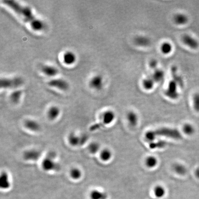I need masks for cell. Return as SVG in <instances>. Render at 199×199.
<instances>
[{
  "label": "cell",
  "mask_w": 199,
  "mask_h": 199,
  "mask_svg": "<svg viewBox=\"0 0 199 199\" xmlns=\"http://www.w3.org/2000/svg\"><path fill=\"white\" fill-rule=\"evenodd\" d=\"M3 2L13 9L16 13L22 16L26 21L31 25L34 30L40 31L44 28V24L42 21L35 17L29 7L21 5L14 1L4 0Z\"/></svg>",
  "instance_id": "1"
},
{
  "label": "cell",
  "mask_w": 199,
  "mask_h": 199,
  "mask_svg": "<svg viewBox=\"0 0 199 199\" xmlns=\"http://www.w3.org/2000/svg\"><path fill=\"white\" fill-rule=\"evenodd\" d=\"M156 136H162L172 138V139L179 140L182 137V134L178 130L176 129L164 127L158 129L154 131Z\"/></svg>",
  "instance_id": "2"
},
{
  "label": "cell",
  "mask_w": 199,
  "mask_h": 199,
  "mask_svg": "<svg viewBox=\"0 0 199 199\" xmlns=\"http://www.w3.org/2000/svg\"><path fill=\"white\" fill-rule=\"evenodd\" d=\"M24 84V80L20 77L13 78H2L0 80L1 88H16L21 86Z\"/></svg>",
  "instance_id": "3"
},
{
  "label": "cell",
  "mask_w": 199,
  "mask_h": 199,
  "mask_svg": "<svg viewBox=\"0 0 199 199\" xmlns=\"http://www.w3.org/2000/svg\"><path fill=\"white\" fill-rule=\"evenodd\" d=\"M41 166L43 170L46 172L59 171L60 169V165L56 162V160L47 156L43 160Z\"/></svg>",
  "instance_id": "4"
},
{
  "label": "cell",
  "mask_w": 199,
  "mask_h": 199,
  "mask_svg": "<svg viewBox=\"0 0 199 199\" xmlns=\"http://www.w3.org/2000/svg\"><path fill=\"white\" fill-rule=\"evenodd\" d=\"M178 84L174 80H172L169 82L167 89L165 91V95L167 97L172 100H176L179 97L177 91Z\"/></svg>",
  "instance_id": "5"
},
{
  "label": "cell",
  "mask_w": 199,
  "mask_h": 199,
  "mask_svg": "<svg viewBox=\"0 0 199 199\" xmlns=\"http://www.w3.org/2000/svg\"><path fill=\"white\" fill-rule=\"evenodd\" d=\"M42 155V152L35 149L26 150L23 154V158L27 161H36L39 160Z\"/></svg>",
  "instance_id": "6"
},
{
  "label": "cell",
  "mask_w": 199,
  "mask_h": 199,
  "mask_svg": "<svg viewBox=\"0 0 199 199\" xmlns=\"http://www.w3.org/2000/svg\"><path fill=\"white\" fill-rule=\"evenodd\" d=\"M48 85L49 86L56 88L63 91H66L69 87L68 83L66 80L62 79H52L48 81Z\"/></svg>",
  "instance_id": "7"
},
{
  "label": "cell",
  "mask_w": 199,
  "mask_h": 199,
  "mask_svg": "<svg viewBox=\"0 0 199 199\" xmlns=\"http://www.w3.org/2000/svg\"><path fill=\"white\" fill-rule=\"evenodd\" d=\"M182 42L187 46L191 49H196L199 47L197 40L189 35L185 34L182 38Z\"/></svg>",
  "instance_id": "8"
},
{
  "label": "cell",
  "mask_w": 199,
  "mask_h": 199,
  "mask_svg": "<svg viewBox=\"0 0 199 199\" xmlns=\"http://www.w3.org/2000/svg\"><path fill=\"white\" fill-rule=\"evenodd\" d=\"M24 126L27 129L34 132H37L41 130V125L33 119H28L24 122Z\"/></svg>",
  "instance_id": "9"
},
{
  "label": "cell",
  "mask_w": 199,
  "mask_h": 199,
  "mask_svg": "<svg viewBox=\"0 0 199 199\" xmlns=\"http://www.w3.org/2000/svg\"><path fill=\"white\" fill-rule=\"evenodd\" d=\"M134 42L136 46L141 47H147L151 44V41L149 37L144 35H138L134 39Z\"/></svg>",
  "instance_id": "10"
},
{
  "label": "cell",
  "mask_w": 199,
  "mask_h": 199,
  "mask_svg": "<svg viewBox=\"0 0 199 199\" xmlns=\"http://www.w3.org/2000/svg\"><path fill=\"white\" fill-rule=\"evenodd\" d=\"M89 85L93 89L100 90L103 86V79L99 75L95 76L90 80Z\"/></svg>",
  "instance_id": "11"
},
{
  "label": "cell",
  "mask_w": 199,
  "mask_h": 199,
  "mask_svg": "<svg viewBox=\"0 0 199 199\" xmlns=\"http://www.w3.org/2000/svg\"><path fill=\"white\" fill-rule=\"evenodd\" d=\"M10 187L9 176L6 172L1 173L0 176V187L2 189H8Z\"/></svg>",
  "instance_id": "12"
},
{
  "label": "cell",
  "mask_w": 199,
  "mask_h": 199,
  "mask_svg": "<svg viewBox=\"0 0 199 199\" xmlns=\"http://www.w3.org/2000/svg\"><path fill=\"white\" fill-rule=\"evenodd\" d=\"M60 110L57 106H52L48 109L47 116L48 119L51 121L56 120L60 115Z\"/></svg>",
  "instance_id": "13"
},
{
  "label": "cell",
  "mask_w": 199,
  "mask_h": 199,
  "mask_svg": "<svg viewBox=\"0 0 199 199\" xmlns=\"http://www.w3.org/2000/svg\"><path fill=\"white\" fill-rule=\"evenodd\" d=\"M115 118V115L113 111L111 110L106 111L102 116L103 123L104 125H109L114 121Z\"/></svg>",
  "instance_id": "14"
},
{
  "label": "cell",
  "mask_w": 199,
  "mask_h": 199,
  "mask_svg": "<svg viewBox=\"0 0 199 199\" xmlns=\"http://www.w3.org/2000/svg\"><path fill=\"white\" fill-rule=\"evenodd\" d=\"M41 71L46 75L54 77L58 73V70L56 67L49 65H44L41 67Z\"/></svg>",
  "instance_id": "15"
},
{
  "label": "cell",
  "mask_w": 199,
  "mask_h": 199,
  "mask_svg": "<svg viewBox=\"0 0 199 199\" xmlns=\"http://www.w3.org/2000/svg\"><path fill=\"white\" fill-rule=\"evenodd\" d=\"M188 20L187 16L182 13H177L173 17L174 22L178 26L185 25L188 22Z\"/></svg>",
  "instance_id": "16"
},
{
  "label": "cell",
  "mask_w": 199,
  "mask_h": 199,
  "mask_svg": "<svg viewBox=\"0 0 199 199\" xmlns=\"http://www.w3.org/2000/svg\"><path fill=\"white\" fill-rule=\"evenodd\" d=\"M68 141L69 143L72 146H80V135L74 132H71L68 136Z\"/></svg>",
  "instance_id": "17"
},
{
  "label": "cell",
  "mask_w": 199,
  "mask_h": 199,
  "mask_svg": "<svg viewBox=\"0 0 199 199\" xmlns=\"http://www.w3.org/2000/svg\"><path fill=\"white\" fill-rule=\"evenodd\" d=\"M127 119L131 126L135 127L137 125L138 122V116L137 114L133 111H130L127 114Z\"/></svg>",
  "instance_id": "18"
},
{
  "label": "cell",
  "mask_w": 199,
  "mask_h": 199,
  "mask_svg": "<svg viewBox=\"0 0 199 199\" xmlns=\"http://www.w3.org/2000/svg\"><path fill=\"white\" fill-rule=\"evenodd\" d=\"M76 60V56L73 52L67 51L63 56V61L66 65H70L74 63Z\"/></svg>",
  "instance_id": "19"
},
{
  "label": "cell",
  "mask_w": 199,
  "mask_h": 199,
  "mask_svg": "<svg viewBox=\"0 0 199 199\" xmlns=\"http://www.w3.org/2000/svg\"><path fill=\"white\" fill-rule=\"evenodd\" d=\"M165 73L161 69H157L154 71L153 75L151 76L155 82L159 83L162 82L165 78Z\"/></svg>",
  "instance_id": "20"
},
{
  "label": "cell",
  "mask_w": 199,
  "mask_h": 199,
  "mask_svg": "<svg viewBox=\"0 0 199 199\" xmlns=\"http://www.w3.org/2000/svg\"><path fill=\"white\" fill-rule=\"evenodd\" d=\"M155 82L152 77H146L142 81V85L146 90H150L153 89Z\"/></svg>",
  "instance_id": "21"
},
{
  "label": "cell",
  "mask_w": 199,
  "mask_h": 199,
  "mask_svg": "<svg viewBox=\"0 0 199 199\" xmlns=\"http://www.w3.org/2000/svg\"><path fill=\"white\" fill-rule=\"evenodd\" d=\"M154 194L155 198L161 199L165 197L166 190L164 187L161 185H157L155 187L154 189Z\"/></svg>",
  "instance_id": "22"
},
{
  "label": "cell",
  "mask_w": 199,
  "mask_h": 199,
  "mask_svg": "<svg viewBox=\"0 0 199 199\" xmlns=\"http://www.w3.org/2000/svg\"><path fill=\"white\" fill-rule=\"evenodd\" d=\"M90 197L91 199H106L107 195L105 192L95 189L91 191Z\"/></svg>",
  "instance_id": "23"
},
{
  "label": "cell",
  "mask_w": 199,
  "mask_h": 199,
  "mask_svg": "<svg viewBox=\"0 0 199 199\" xmlns=\"http://www.w3.org/2000/svg\"><path fill=\"white\" fill-rule=\"evenodd\" d=\"M161 52L164 55H168L172 51L173 47L172 44L168 42H165L161 44L160 47Z\"/></svg>",
  "instance_id": "24"
},
{
  "label": "cell",
  "mask_w": 199,
  "mask_h": 199,
  "mask_svg": "<svg viewBox=\"0 0 199 199\" xmlns=\"http://www.w3.org/2000/svg\"><path fill=\"white\" fill-rule=\"evenodd\" d=\"M112 153L109 149L105 148L102 149L100 153V158L102 160L105 162L109 161L112 157Z\"/></svg>",
  "instance_id": "25"
},
{
  "label": "cell",
  "mask_w": 199,
  "mask_h": 199,
  "mask_svg": "<svg viewBox=\"0 0 199 199\" xmlns=\"http://www.w3.org/2000/svg\"><path fill=\"white\" fill-rule=\"evenodd\" d=\"M82 175L81 170L77 167H73L70 170V176L73 180H77L81 178Z\"/></svg>",
  "instance_id": "26"
},
{
  "label": "cell",
  "mask_w": 199,
  "mask_h": 199,
  "mask_svg": "<svg viewBox=\"0 0 199 199\" xmlns=\"http://www.w3.org/2000/svg\"><path fill=\"white\" fill-rule=\"evenodd\" d=\"M145 164L148 168H154L158 164V160L155 157L150 156L147 157L146 159Z\"/></svg>",
  "instance_id": "27"
},
{
  "label": "cell",
  "mask_w": 199,
  "mask_h": 199,
  "mask_svg": "<svg viewBox=\"0 0 199 199\" xmlns=\"http://www.w3.org/2000/svg\"><path fill=\"white\" fill-rule=\"evenodd\" d=\"M22 94V92L21 90H15L10 95V99L14 103H18L21 99Z\"/></svg>",
  "instance_id": "28"
},
{
  "label": "cell",
  "mask_w": 199,
  "mask_h": 199,
  "mask_svg": "<svg viewBox=\"0 0 199 199\" xmlns=\"http://www.w3.org/2000/svg\"><path fill=\"white\" fill-rule=\"evenodd\" d=\"M173 170L176 173L180 175H184L187 172L185 167L184 165L179 163H176L174 165Z\"/></svg>",
  "instance_id": "29"
},
{
  "label": "cell",
  "mask_w": 199,
  "mask_h": 199,
  "mask_svg": "<svg viewBox=\"0 0 199 199\" xmlns=\"http://www.w3.org/2000/svg\"><path fill=\"white\" fill-rule=\"evenodd\" d=\"M88 149L89 153L91 154H97L100 150V144L97 142H92L89 145Z\"/></svg>",
  "instance_id": "30"
},
{
  "label": "cell",
  "mask_w": 199,
  "mask_h": 199,
  "mask_svg": "<svg viewBox=\"0 0 199 199\" xmlns=\"http://www.w3.org/2000/svg\"><path fill=\"white\" fill-rule=\"evenodd\" d=\"M184 132L187 135H191L195 132V128L192 125L189 124H186L183 128Z\"/></svg>",
  "instance_id": "31"
},
{
  "label": "cell",
  "mask_w": 199,
  "mask_h": 199,
  "mask_svg": "<svg viewBox=\"0 0 199 199\" xmlns=\"http://www.w3.org/2000/svg\"><path fill=\"white\" fill-rule=\"evenodd\" d=\"M156 137L157 136L155 133V131H147L145 134V137L147 140V141H150V142L154 141Z\"/></svg>",
  "instance_id": "32"
},
{
  "label": "cell",
  "mask_w": 199,
  "mask_h": 199,
  "mask_svg": "<svg viewBox=\"0 0 199 199\" xmlns=\"http://www.w3.org/2000/svg\"><path fill=\"white\" fill-rule=\"evenodd\" d=\"M193 105L195 110L199 112V93H197L193 97Z\"/></svg>",
  "instance_id": "33"
},
{
  "label": "cell",
  "mask_w": 199,
  "mask_h": 199,
  "mask_svg": "<svg viewBox=\"0 0 199 199\" xmlns=\"http://www.w3.org/2000/svg\"><path fill=\"white\" fill-rule=\"evenodd\" d=\"M166 142H164V141H160V142H158V143H152V144L150 145V147L152 148H156V147L162 148V147L166 146Z\"/></svg>",
  "instance_id": "34"
},
{
  "label": "cell",
  "mask_w": 199,
  "mask_h": 199,
  "mask_svg": "<svg viewBox=\"0 0 199 199\" xmlns=\"http://www.w3.org/2000/svg\"><path fill=\"white\" fill-rule=\"evenodd\" d=\"M158 65V62L157 60L155 59H153L150 60L149 63V67L151 69H153L155 70H156L157 68Z\"/></svg>",
  "instance_id": "35"
},
{
  "label": "cell",
  "mask_w": 199,
  "mask_h": 199,
  "mask_svg": "<svg viewBox=\"0 0 199 199\" xmlns=\"http://www.w3.org/2000/svg\"><path fill=\"white\" fill-rule=\"evenodd\" d=\"M80 146L85 144L88 140V136L85 134L80 135Z\"/></svg>",
  "instance_id": "36"
},
{
  "label": "cell",
  "mask_w": 199,
  "mask_h": 199,
  "mask_svg": "<svg viewBox=\"0 0 199 199\" xmlns=\"http://www.w3.org/2000/svg\"><path fill=\"white\" fill-rule=\"evenodd\" d=\"M152 199H158V198H155Z\"/></svg>",
  "instance_id": "37"
}]
</instances>
